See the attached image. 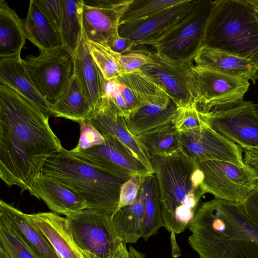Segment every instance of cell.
Wrapping results in <instances>:
<instances>
[{"instance_id":"6da1fadb","label":"cell","mask_w":258,"mask_h":258,"mask_svg":"<svg viewBox=\"0 0 258 258\" xmlns=\"http://www.w3.org/2000/svg\"><path fill=\"white\" fill-rule=\"evenodd\" d=\"M49 116L10 87L0 84V177L29 191L45 161L64 148Z\"/></svg>"},{"instance_id":"7a4b0ae2","label":"cell","mask_w":258,"mask_h":258,"mask_svg":"<svg viewBox=\"0 0 258 258\" xmlns=\"http://www.w3.org/2000/svg\"><path fill=\"white\" fill-rule=\"evenodd\" d=\"M188 228V243L200 258H258V229L241 203L206 202Z\"/></svg>"},{"instance_id":"3957f363","label":"cell","mask_w":258,"mask_h":258,"mask_svg":"<svg viewBox=\"0 0 258 258\" xmlns=\"http://www.w3.org/2000/svg\"><path fill=\"white\" fill-rule=\"evenodd\" d=\"M156 178L164 227L178 234L188 227L205 194L204 174L198 163L182 150L151 157Z\"/></svg>"},{"instance_id":"277c9868","label":"cell","mask_w":258,"mask_h":258,"mask_svg":"<svg viewBox=\"0 0 258 258\" xmlns=\"http://www.w3.org/2000/svg\"><path fill=\"white\" fill-rule=\"evenodd\" d=\"M203 45L248 59L258 66V21L250 0L213 1Z\"/></svg>"},{"instance_id":"5b68a950","label":"cell","mask_w":258,"mask_h":258,"mask_svg":"<svg viewBox=\"0 0 258 258\" xmlns=\"http://www.w3.org/2000/svg\"><path fill=\"white\" fill-rule=\"evenodd\" d=\"M42 173L52 176L81 198L86 209L112 215L117 211L121 187L127 180L99 170L76 158L69 150L50 156Z\"/></svg>"},{"instance_id":"8992f818","label":"cell","mask_w":258,"mask_h":258,"mask_svg":"<svg viewBox=\"0 0 258 258\" xmlns=\"http://www.w3.org/2000/svg\"><path fill=\"white\" fill-rule=\"evenodd\" d=\"M213 1L198 0L194 7L174 27L149 45L161 56L190 66L202 46L205 29Z\"/></svg>"},{"instance_id":"52a82bcc","label":"cell","mask_w":258,"mask_h":258,"mask_svg":"<svg viewBox=\"0 0 258 258\" xmlns=\"http://www.w3.org/2000/svg\"><path fill=\"white\" fill-rule=\"evenodd\" d=\"M191 93L198 110L207 113L223 110L243 100L248 81L192 64L187 70Z\"/></svg>"},{"instance_id":"ba28073f","label":"cell","mask_w":258,"mask_h":258,"mask_svg":"<svg viewBox=\"0 0 258 258\" xmlns=\"http://www.w3.org/2000/svg\"><path fill=\"white\" fill-rule=\"evenodd\" d=\"M66 219L74 240L85 252L112 258L122 243L111 215L84 209Z\"/></svg>"},{"instance_id":"9c48e42d","label":"cell","mask_w":258,"mask_h":258,"mask_svg":"<svg viewBox=\"0 0 258 258\" xmlns=\"http://www.w3.org/2000/svg\"><path fill=\"white\" fill-rule=\"evenodd\" d=\"M23 61L38 92L53 104L74 76L73 56L62 47L29 55Z\"/></svg>"},{"instance_id":"30bf717a","label":"cell","mask_w":258,"mask_h":258,"mask_svg":"<svg viewBox=\"0 0 258 258\" xmlns=\"http://www.w3.org/2000/svg\"><path fill=\"white\" fill-rule=\"evenodd\" d=\"M198 163L204 174L203 190L214 199L242 203L255 188L257 179L246 166L221 160Z\"/></svg>"},{"instance_id":"8fae6325","label":"cell","mask_w":258,"mask_h":258,"mask_svg":"<svg viewBox=\"0 0 258 258\" xmlns=\"http://www.w3.org/2000/svg\"><path fill=\"white\" fill-rule=\"evenodd\" d=\"M103 138L105 142L102 144L77 151L71 150L69 152L85 163L122 180L153 174L119 141L109 137Z\"/></svg>"},{"instance_id":"7c38bea8","label":"cell","mask_w":258,"mask_h":258,"mask_svg":"<svg viewBox=\"0 0 258 258\" xmlns=\"http://www.w3.org/2000/svg\"><path fill=\"white\" fill-rule=\"evenodd\" d=\"M254 104L243 99L226 109L200 112L213 129L242 148H258V112Z\"/></svg>"},{"instance_id":"4fadbf2b","label":"cell","mask_w":258,"mask_h":258,"mask_svg":"<svg viewBox=\"0 0 258 258\" xmlns=\"http://www.w3.org/2000/svg\"><path fill=\"white\" fill-rule=\"evenodd\" d=\"M197 2L196 0H183L147 16L120 23L118 34L134 42L137 46L149 45L178 24Z\"/></svg>"},{"instance_id":"5bb4252c","label":"cell","mask_w":258,"mask_h":258,"mask_svg":"<svg viewBox=\"0 0 258 258\" xmlns=\"http://www.w3.org/2000/svg\"><path fill=\"white\" fill-rule=\"evenodd\" d=\"M181 150L196 162L221 160L244 166L243 150L210 125L189 132L179 133Z\"/></svg>"},{"instance_id":"9a60e30c","label":"cell","mask_w":258,"mask_h":258,"mask_svg":"<svg viewBox=\"0 0 258 258\" xmlns=\"http://www.w3.org/2000/svg\"><path fill=\"white\" fill-rule=\"evenodd\" d=\"M150 55L152 62L139 71L165 92L177 107L196 103L187 72L189 66L174 62L156 51H150Z\"/></svg>"},{"instance_id":"2e32d148","label":"cell","mask_w":258,"mask_h":258,"mask_svg":"<svg viewBox=\"0 0 258 258\" xmlns=\"http://www.w3.org/2000/svg\"><path fill=\"white\" fill-rule=\"evenodd\" d=\"M132 1H84L82 25L87 40L108 46L118 33L120 20Z\"/></svg>"},{"instance_id":"e0dca14e","label":"cell","mask_w":258,"mask_h":258,"mask_svg":"<svg viewBox=\"0 0 258 258\" xmlns=\"http://www.w3.org/2000/svg\"><path fill=\"white\" fill-rule=\"evenodd\" d=\"M103 137L116 139L128 149L151 173L154 171L150 157L139 138L127 129L124 117L120 115L112 102L102 97L98 106L87 120Z\"/></svg>"},{"instance_id":"ac0fdd59","label":"cell","mask_w":258,"mask_h":258,"mask_svg":"<svg viewBox=\"0 0 258 258\" xmlns=\"http://www.w3.org/2000/svg\"><path fill=\"white\" fill-rule=\"evenodd\" d=\"M28 191L42 200L52 212L66 217L87 209L84 201L72 189L43 173L31 181Z\"/></svg>"},{"instance_id":"d6986e66","label":"cell","mask_w":258,"mask_h":258,"mask_svg":"<svg viewBox=\"0 0 258 258\" xmlns=\"http://www.w3.org/2000/svg\"><path fill=\"white\" fill-rule=\"evenodd\" d=\"M60 258H87L69 230L66 218L54 212L27 214Z\"/></svg>"},{"instance_id":"ffe728a7","label":"cell","mask_w":258,"mask_h":258,"mask_svg":"<svg viewBox=\"0 0 258 258\" xmlns=\"http://www.w3.org/2000/svg\"><path fill=\"white\" fill-rule=\"evenodd\" d=\"M73 57L74 75L93 111L98 106L102 99L105 79L90 53L84 31Z\"/></svg>"},{"instance_id":"44dd1931","label":"cell","mask_w":258,"mask_h":258,"mask_svg":"<svg viewBox=\"0 0 258 258\" xmlns=\"http://www.w3.org/2000/svg\"><path fill=\"white\" fill-rule=\"evenodd\" d=\"M196 65L250 81L258 80V66L244 58L223 50L203 45L195 58Z\"/></svg>"},{"instance_id":"7402d4cb","label":"cell","mask_w":258,"mask_h":258,"mask_svg":"<svg viewBox=\"0 0 258 258\" xmlns=\"http://www.w3.org/2000/svg\"><path fill=\"white\" fill-rule=\"evenodd\" d=\"M0 219L11 226L39 258H60L26 214L2 200Z\"/></svg>"},{"instance_id":"603a6c76","label":"cell","mask_w":258,"mask_h":258,"mask_svg":"<svg viewBox=\"0 0 258 258\" xmlns=\"http://www.w3.org/2000/svg\"><path fill=\"white\" fill-rule=\"evenodd\" d=\"M21 57L0 58V82L12 89L51 115V105L40 94L30 77Z\"/></svg>"},{"instance_id":"cb8c5ba5","label":"cell","mask_w":258,"mask_h":258,"mask_svg":"<svg viewBox=\"0 0 258 258\" xmlns=\"http://www.w3.org/2000/svg\"><path fill=\"white\" fill-rule=\"evenodd\" d=\"M177 110L171 99L148 104L132 112L125 118L126 125L133 135L138 137L172 124Z\"/></svg>"},{"instance_id":"d4e9b609","label":"cell","mask_w":258,"mask_h":258,"mask_svg":"<svg viewBox=\"0 0 258 258\" xmlns=\"http://www.w3.org/2000/svg\"><path fill=\"white\" fill-rule=\"evenodd\" d=\"M120 92L131 109L171 99L168 95L140 71L116 78Z\"/></svg>"},{"instance_id":"484cf974","label":"cell","mask_w":258,"mask_h":258,"mask_svg":"<svg viewBox=\"0 0 258 258\" xmlns=\"http://www.w3.org/2000/svg\"><path fill=\"white\" fill-rule=\"evenodd\" d=\"M24 25L26 38L41 52L63 47L59 32L47 18L36 0L30 1Z\"/></svg>"},{"instance_id":"4316f807","label":"cell","mask_w":258,"mask_h":258,"mask_svg":"<svg viewBox=\"0 0 258 258\" xmlns=\"http://www.w3.org/2000/svg\"><path fill=\"white\" fill-rule=\"evenodd\" d=\"M26 35L24 23L15 10L0 1V58L21 57Z\"/></svg>"},{"instance_id":"83f0119b","label":"cell","mask_w":258,"mask_h":258,"mask_svg":"<svg viewBox=\"0 0 258 258\" xmlns=\"http://www.w3.org/2000/svg\"><path fill=\"white\" fill-rule=\"evenodd\" d=\"M92 112V107L74 75L50 109L51 115L79 123L87 120Z\"/></svg>"},{"instance_id":"f1b7e54d","label":"cell","mask_w":258,"mask_h":258,"mask_svg":"<svg viewBox=\"0 0 258 258\" xmlns=\"http://www.w3.org/2000/svg\"><path fill=\"white\" fill-rule=\"evenodd\" d=\"M144 197L142 183L136 201L124 207L113 216V221L122 242L135 243L142 237Z\"/></svg>"},{"instance_id":"f546056e","label":"cell","mask_w":258,"mask_h":258,"mask_svg":"<svg viewBox=\"0 0 258 258\" xmlns=\"http://www.w3.org/2000/svg\"><path fill=\"white\" fill-rule=\"evenodd\" d=\"M61 21L59 34L63 47L74 56L83 34V0H60Z\"/></svg>"},{"instance_id":"4dcf8cb0","label":"cell","mask_w":258,"mask_h":258,"mask_svg":"<svg viewBox=\"0 0 258 258\" xmlns=\"http://www.w3.org/2000/svg\"><path fill=\"white\" fill-rule=\"evenodd\" d=\"M142 186L144 197L142 238L147 241L164 224L159 189L154 173L145 178Z\"/></svg>"},{"instance_id":"1f68e13d","label":"cell","mask_w":258,"mask_h":258,"mask_svg":"<svg viewBox=\"0 0 258 258\" xmlns=\"http://www.w3.org/2000/svg\"><path fill=\"white\" fill-rule=\"evenodd\" d=\"M150 157L166 156L181 151L179 133L173 124L168 125L137 137Z\"/></svg>"},{"instance_id":"d6a6232c","label":"cell","mask_w":258,"mask_h":258,"mask_svg":"<svg viewBox=\"0 0 258 258\" xmlns=\"http://www.w3.org/2000/svg\"><path fill=\"white\" fill-rule=\"evenodd\" d=\"M88 41L90 53L104 79H114L121 74L120 58L121 54L108 46Z\"/></svg>"},{"instance_id":"836d02e7","label":"cell","mask_w":258,"mask_h":258,"mask_svg":"<svg viewBox=\"0 0 258 258\" xmlns=\"http://www.w3.org/2000/svg\"><path fill=\"white\" fill-rule=\"evenodd\" d=\"M0 245L12 258H39L18 234L0 219Z\"/></svg>"},{"instance_id":"e575fe53","label":"cell","mask_w":258,"mask_h":258,"mask_svg":"<svg viewBox=\"0 0 258 258\" xmlns=\"http://www.w3.org/2000/svg\"><path fill=\"white\" fill-rule=\"evenodd\" d=\"M183 0H132L120 20L119 24L140 18Z\"/></svg>"},{"instance_id":"d590c367","label":"cell","mask_w":258,"mask_h":258,"mask_svg":"<svg viewBox=\"0 0 258 258\" xmlns=\"http://www.w3.org/2000/svg\"><path fill=\"white\" fill-rule=\"evenodd\" d=\"M172 124L178 133L189 132L209 125L198 110L196 103L177 107Z\"/></svg>"},{"instance_id":"8d00e7d4","label":"cell","mask_w":258,"mask_h":258,"mask_svg":"<svg viewBox=\"0 0 258 258\" xmlns=\"http://www.w3.org/2000/svg\"><path fill=\"white\" fill-rule=\"evenodd\" d=\"M150 51L136 49L122 54L120 58L121 74L140 71L145 65L152 62Z\"/></svg>"},{"instance_id":"74e56055","label":"cell","mask_w":258,"mask_h":258,"mask_svg":"<svg viewBox=\"0 0 258 258\" xmlns=\"http://www.w3.org/2000/svg\"><path fill=\"white\" fill-rule=\"evenodd\" d=\"M80 135L77 146L72 150L77 151L86 149L95 145L103 144L104 138L88 121L79 123Z\"/></svg>"},{"instance_id":"f35d334b","label":"cell","mask_w":258,"mask_h":258,"mask_svg":"<svg viewBox=\"0 0 258 258\" xmlns=\"http://www.w3.org/2000/svg\"><path fill=\"white\" fill-rule=\"evenodd\" d=\"M147 176H134L123 184L120 190L117 211L124 207L133 204L136 201L139 188Z\"/></svg>"},{"instance_id":"ab89813d","label":"cell","mask_w":258,"mask_h":258,"mask_svg":"<svg viewBox=\"0 0 258 258\" xmlns=\"http://www.w3.org/2000/svg\"><path fill=\"white\" fill-rule=\"evenodd\" d=\"M36 2L49 20L59 32L61 21L60 0H36Z\"/></svg>"},{"instance_id":"60d3db41","label":"cell","mask_w":258,"mask_h":258,"mask_svg":"<svg viewBox=\"0 0 258 258\" xmlns=\"http://www.w3.org/2000/svg\"><path fill=\"white\" fill-rule=\"evenodd\" d=\"M241 203L247 216L258 229V180L255 188Z\"/></svg>"},{"instance_id":"b9f144b4","label":"cell","mask_w":258,"mask_h":258,"mask_svg":"<svg viewBox=\"0 0 258 258\" xmlns=\"http://www.w3.org/2000/svg\"><path fill=\"white\" fill-rule=\"evenodd\" d=\"M108 46L112 50L121 55L127 53L137 46L135 43L128 39L120 37L118 33L110 40Z\"/></svg>"},{"instance_id":"7bdbcfd3","label":"cell","mask_w":258,"mask_h":258,"mask_svg":"<svg viewBox=\"0 0 258 258\" xmlns=\"http://www.w3.org/2000/svg\"><path fill=\"white\" fill-rule=\"evenodd\" d=\"M243 150V161L258 180V148L244 147Z\"/></svg>"},{"instance_id":"ee69618b","label":"cell","mask_w":258,"mask_h":258,"mask_svg":"<svg viewBox=\"0 0 258 258\" xmlns=\"http://www.w3.org/2000/svg\"><path fill=\"white\" fill-rule=\"evenodd\" d=\"M112 258H131L126 244L122 243Z\"/></svg>"},{"instance_id":"f6af8a7d","label":"cell","mask_w":258,"mask_h":258,"mask_svg":"<svg viewBox=\"0 0 258 258\" xmlns=\"http://www.w3.org/2000/svg\"><path fill=\"white\" fill-rule=\"evenodd\" d=\"M172 255L174 257H177L180 255V251L175 239V234H171L170 236Z\"/></svg>"},{"instance_id":"bcb514c9","label":"cell","mask_w":258,"mask_h":258,"mask_svg":"<svg viewBox=\"0 0 258 258\" xmlns=\"http://www.w3.org/2000/svg\"><path fill=\"white\" fill-rule=\"evenodd\" d=\"M128 252L131 258H146L143 253L139 251L133 246L129 247Z\"/></svg>"},{"instance_id":"7dc6e473","label":"cell","mask_w":258,"mask_h":258,"mask_svg":"<svg viewBox=\"0 0 258 258\" xmlns=\"http://www.w3.org/2000/svg\"><path fill=\"white\" fill-rule=\"evenodd\" d=\"M0 258H12L0 245Z\"/></svg>"},{"instance_id":"c3c4849f","label":"cell","mask_w":258,"mask_h":258,"mask_svg":"<svg viewBox=\"0 0 258 258\" xmlns=\"http://www.w3.org/2000/svg\"><path fill=\"white\" fill-rule=\"evenodd\" d=\"M250 2L254 6L256 13V17L258 21V0H250Z\"/></svg>"},{"instance_id":"681fc988","label":"cell","mask_w":258,"mask_h":258,"mask_svg":"<svg viewBox=\"0 0 258 258\" xmlns=\"http://www.w3.org/2000/svg\"><path fill=\"white\" fill-rule=\"evenodd\" d=\"M86 252V256L87 258H100L99 257H97L96 256H95L91 253H89L88 252Z\"/></svg>"},{"instance_id":"f907efd6","label":"cell","mask_w":258,"mask_h":258,"mask_svg":"<svg viewBox=\"0 0 258 258\" xmlns=\"http://www.w3.org/2000/svg\"><path fill=\"white\" fill-rule=\"evenodd\" d=\"M254 107L256 110L258 112V102L254 104Z\"/></svg>"}]
</instances>
